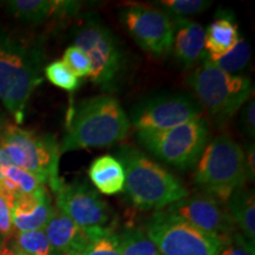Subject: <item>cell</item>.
Returning a JSON list of instances; mask_svg holds the SVG:
<instances>
[{"mask_svg":"<svg viewBox=\"0 0 255 255\" xmlns=\"http://www.w3.org/2000/svg\"><path fill=\"white\" fill-rule=\"evenodd\" d=\"M41 68L36 45L0 27V101L17 123L23 122L27 102L43 82Z\"/></svg>","mask_w":255,"mask_h":255,"instance_id":"obj_1","label":"cell"},{"mask_svg":"<svg viewBox=\"0 0 255 255\" xmlns=\"http://www.w3.org/2000/svg\"><path fill=\"white\" fill-rule=\"evenodd\" d=\"M130 126L129 116L116 98L109 95L88 98L72 111L60 154L117 144L126 138Z\"/></svg>","mask_w":255,"mask_h":255,"instance_id":"obj_2","label":"cell"},{"mask_svg":"<svg viewBox=\"0 0 255 255\" xmlns=\"http://www.w3.org/2000/svg\"><path fill=\"white\" fill-rule=\"evenodd\" d=\"M116 156L126 175L124 190L137 208L163 209L188 195L187 188L175 175L136 146L120 145Z\"/></svg>","mask_w":255,"mask_h":255,"instance_id":"obj_3","label":"cell"},{"mask_svg":"<svg viewBox=\"0 0 255 255\" xmlns=\"http://www.w3.org/2000/svg\"><path fill=\"white\" fill-rule=\"evenodd\" d=\"M71 33L73 45L90 60L91 82L103 91L117 90L127 71L126 53L119 38L95 13L83 15Z\"/></svg>","mask_w":255,"mask_h":255,"instance_id":"obj_4","label":"cell"},{"mask_svg":"<svg viewBox=\"0 0 255 255\" xmlns=\"http://www.w3.org/2000/svg\"><path fill=\"white\" fill-rule=\"evenodd\" d=\"M247 178L245 152L228 135L215 137L205 146L194 174L197 187L225 203Z\"/></svg>","mask_w":255,"mask_h":255,"instance_id":"obj_5","label":"cell"},{"mask_svg":"<svg viewBox=\"0 0 255 255\" xmlns=\"http://www.w3.org/2000/svg\"><path fill=\"white\" fill-rule=\"evenodd\" d=\"M187 84L201 107L220 122L228 120L241 109L253 94L250 78L222 71L210 63L208 57L188 76Z\"/></svg>","mask_w":255,"mask_h":255,"instance_id":"obj_6","label":"cell"},{"mask_svg":"<svg viewBox=\"0 0 255 255\" xmlns=\"http://www.w3.org/2000/svg\"><path fill=\"white\" fill-rule=\"evenodd\" d=\"M0 148L7 154L11 163L36 176L56 191L62 186L58 175L60 144L51 135L8 127L0 141Z\"/></svg>","mask_w":255,"mask_h":255,"instance_id":"obj_7","label":"cell"},{"mask_svg":"<svg viewBox=\"0 0 255 255\" xmlns=\"http://www.w3.org/2000/svg\"><path fill=\"white\" fill-rule=\"evenodd\" d=\"M208 137V123L202 117L162 131H137L138 141L151 154L181 170L197 163Z\"/></svg>","mask_w":255,"mask_h":255,"instance_id":"obj_8","label":"cell"},{"mask_svg":"<svg viewBox=\"0 0 255 255\" xmlns=\"http://www.w3.org/2000/svg\"><path fill=\"white\" fill-rule=\"evenodd\" d=\"M145 233L161 255H220L223 247L219 239L168 210L154 213Z\"/></svg>","mask_w":255,"mask_h":255,"instance_id":"obj_9","label":"cell"},{"mask_svg":"<svg viewBox=\"0 0 255 255\" xmlns=\"http://www.w3.org/2000/svg\"><path fill=\"white\" fill-rule=\"evenodd\" d=\"M203 108L191 94L159 92L143 98L130 110V124L137 131H162L201 117Z\"/></svg>","mask_w":255,"mask_h":255,"instance_id":"obj_10","label":"cell"},{"mask_svg":"<svg viewBox=\"0 0 255 255\" xmlns=\"http://www.w3.org/2000/svg\"><path fill=\"white\" fill-rule=\"evenodd\" d=\"M56 202L60 212L90 235L115 229L114 210L95 189L83 181L62 183L56 191Z\"/></svg>","mask_w":255,"mask_h":255,"instance_id":"obj_11","label":"cell"},{"mask_svg":"<svg viewBox=\"0 0 255 255\" xmlns=\"http://www.w3.org/2000/svg\"><path fill=\"white\" fill-rule=\"evenodd\" d=\"M120 18L128 33L146 52L158 58L171 52L173 23L165 12L132 5L122 9Z\"/></svg>","mask_w":255,"mask_h":255,"instance_id":"obj_12","label":"cell"},{"mask_svg":"<svg viewBox=\"0 0 255 255\" xmlns=\"http://www.w3.org/2000/svg\"><path fill=\"white\" fill-rule=\"evenodd\" d=\"M167 210L186 220L200 231L219 239L223 246L227 245L237 233L235 223L227 207L209 194L187 195L169 206Z\"/></svg>","mask_w":255,"mask_h":255,"instance_id":"obj_13","label":"cell"},{"mask_svg":"<svg viewBox=\"0 0 255 255\" xmlns=\"http://www.w3.org/2000/svg\"><path fill=\"white\" fill-rule=\"evenodd\" d=\"M170 20L174 32L171 51L177 62L188 69L205 59V27L188 18L170 17Z\"/></svg>","mask_w":255,"mask_h":255,"instance_id":"obj_14","label":"cell"},{"mask_svg":"<svg viewBox=\"0 0 255 255\" xmlns=\"http://www.w3.org/2000/svg\"><path fill=\"white\" fill-rule=\"evenodd\" d=\"M53 213L46 188L15 199L11 210L12 225L17 232L40 231L45 228Z\"/></svg>","mask_w":255,"mask_h":255,"instance_id":"obj_15","label":"cell"},{"mask_svg":"<svg viewBox=\"0 0 255 255\" xmlns=\"http://www.w3.org/2000/svg\"><path fill=\"white\" fill-rule=\"evenodd\" d=\"M81 1L70 0H12L6 1L8 13L25 23L38 24L50 19L73 17L81 11Z\"/></svg>","mask_w":255,"mask_h":255,"instance_id":"obj_16","label":"cell"},{"mask_svg":"<svg viewBox=\"0 0 255 255\" xmlns=\"http://www.w3.org/2000/svg\"><path fill=\"white\" fill-rule=\"evenodd\" d=\"M43 231L51 246L60 255L82 254L90 242V235L58 208H53L52 216Z\"/></svg>","mask_w":255,"mask_h":255,"instance_id":"obj_17","label":"cell"},{"mask_svg":"<svg viewBox=\"0 0 255 255\" xmlns=\"http://www.w3.org/2000/svg\"><path fill=\"white\" fill-rule=\"evenodd\" d=\"M89 177L103 195H116L124 189L126 175L121 162L111 155L96 158L89 168Z\"/></svg>","mask_w":255,"mask_h":255,"instance_id":"obj_18","label":"cell"},{"mask_svg":"<svg viewBox=\"0 0 255 255\" xmlns=\"http://www.w3.org/2000/svg\"><path fill=\"white\" fill-rule=\"evenodd\" d=\"M233 221L241 229V234L251 242L255 241V200L254 191L240 188L226 202Z\"/></svg>","mask_w":255,"mask_h":255,"instance_id":"obj_19","label":"cell"},{"mask_svg":"<svg viewBox=\"0 0 255 255\" xmlns=\"http://www.w3.org/2000/svg\"><path fill=\"white\" fill-rule=\"evenodd\" d=\"M43 183L33 175L11 164L5 168L0 178V194L13 206L15 199L26 194L36 193L44 188Z\"/></svg>","mask_w":255,"mask_h":255,"instance_id":"obj_20","label":"cell"},{"mask_svg":"<svg viewBox=\"0 0 255 255\" xmlns=\"http://www.w3.org/2000/svg\"><path fill=\"white\" fill-rule=\"evenodd\" d=\"M240 39L238 25L231 18L221 17L206 31L205 49L208 56H222L237 45Z\"/></svg>","mask_w":255,"mask_h":255,"instance_id":"obj_21","label":"cell"},{"mask_svg":"<svg viewBox=\"0 0 255 255\" xmlns=\"http://www.w3.org/2000/svg\"><path fill=\"white\" fill-rule=\"evenodd\" d=\"M117 238L121 255H161L146 233L139 228L128 227Z\"/></svg>","mask_w":255,"mask_h":255,"instance_id":"obj_22","label":"cell"},{"mask_svg":"<svg viewBox=\"0 0 255 255\" xmlns=\"http://www.w3.org/2000/svg\"><path fill=\"white\" fill-rule=\"evenodd\" d=\"M11 245L15 252L25 255H60L51 246L43 229L17 232Z\"/></svg>","mask_w":255,"mask_h":255,"instance_id":"obj_23","label":"cell"},{"mask_svg":"<svg viewBox=\"0 0 255 255\" xmlns=\"http://www.w3.org/2000/svg\"><path fill=\"white\" fill-rule=\"evenodd\" d=\"M210 63L214 64L222 71L234 75L239 71H242L250 64L252 57V49L248 41L244 38H240L237 45L231 51L222 56H208Z\"/></svg>","mask_w":255,"mask_h":255,"instance_id":"obj_24","label":"cell"},{"mask_svg":"<svg viewBox=\"0 0 255 255\" xmlns=\"http://www.w3.org/2000/svg\"><path fill=\"white\" fill-rule=\"evenodd\" d=\"M44 72L47 81L65 91H75L81 85L79 78L73 75V72L63 63V60H55L50 63Z\"/></svg>","mask_w":255,"mask_h":255,"instance_id":"obj_25","label":"cell"},{"mask_svg":"<svg viewBox=\"0 0 255 255\" xmlns=\"http://www.w3.org/2000/svg\"><path fill=\"white\" fill-rule=\"evenodd\" d=\"M158 7L167 11L169 17L186 18L205 12L212 5V1L206 0H162L156 2Z\"/></svg>","mask_w":255,"mask_h":255,"instance_id":"obj_26","label":"cell"},{"mask_svg":"<svg viewBox=\"0 0 255 255\" xmlns=\"http://www.w3.org/2000/svg\"><path fill=\"white\" fill-rule=\"evenodd\" d=\"M81 255H121L119 238L115 229L92 235L90 242Z\"/></svg>","mask_w":255,"mask_h":255,"instance_id":"obj_27","label":"cell"},{"mask_svg":"<svg viewBox=\"0 0 255 255\" xmlns=\"http://www.w3.org/2000/svg\"><path fill=\"white\" fill-rule=\"evenodd\" d=\"M63 63L73 72L76 77H89L91 73V63L84 51L79 47L71 45L65 50Z\"/></svg>","mask_w":255,"mask_h":255,"instance_id":"obj_28","label":"cell"},{"mask_svg":"<svg viewBox=\"0 0 255 255\" xmlns=\"http://www.w3.org/2000/svg\"><path fill=\"white\" fill-rule=\"evenodd\" d=\"M220 255H255L254 242H251L241 233H235L232 240L222 247Z\"/></svg>","mask_w":255,"mask_h":255,"instance_id":"obj_29","label":"cell"},{"mask_svg":"<svg viewBox=\"0 0 255 255\" xmlns=\"http://www.w3.org/2000/svg\"><path fill=\"white\" fill-rule=\"evenodd\" d=\"M11 210L12 206L0 194V237L6 239V240L13 237L14 233L13 225H12Z\"/></svg>","mask_w":255,"mask_h":255,"instance_id":"obj_30","label":"cell"},{"mask_svg":"<svg viewBox=\"0 0 255 255\" xmlns=\"http://www.w3.org/2000/svg\"><path fill=\"white\" fill-rule=\"evenodd\" d=\"M255 109V102L253 98L248 100V103L245 108L244 115H242V123H244V128L246 132L253 138L255 135V116L254 110Z\"/></svg>","mask_w":255,"mask_h":255,"instance_id":"obj_31","label":"cell"},{"mask_svg":"<svg viewBox=\"0 0 255 255\" xmlns=\"http://www.w3.org/2000/svg\"><path fill=\"white\" fill-rule=\"evenodd\" d=\"M254 144L248 145L247 152L245 154V161H246V168H247V174L248 177H251L252 180H254L255 175V163H254Z\"/></svg>","mask_w":255,"mask_h":255,"instance_id":"obj_32","label":"cell"},{"mask_svg":"<svg viewBox=\"0 0 255 255\" xmlns=\"http://www.w3.org/2000/svg\"><path fill=\"white\" fill-rule=\"evenodd\" d=\"M0 255H17V254H15L12 245L8 244L7 241H4V244H2V247H1V251H0Z\"/></svg>","mask_w":255,"mask_h":255,"instance_id":"obj_33","label":"cell"},{"mask_svg":"<svg viewBox=\"0 0 255 255\" xmlns=\"http://www.w3.org/2000/svg\"><path fill=\"white\" fill-rule=\"evenodd\" d=\"M2 244H4V241H2L1 237H0V251H1V247H2Z\"/></svg>","mask_w":255,"mask_h":255,"instance_id":"obj_34","label":"cell"},{"mask_svg":"<svg viewBox=\"0 0 255 255\" xmlns=\"http://www.w3.org/2000/svg\"><path fill=\"white\" fill-rule=\"evenodd\" d=\"M1 121H2V115L0 113V124H1Z\"/></svg>","mask_w":255,"mask_h":255,"instance_id":"obj_35","label":"cell"},{"mask_svg":"<svg viewBox=\"0 0 255 255\" xmlns=\"http://www.w3.org/2000/svg\"><path fill=\"white\" fill-rule=\"evenodd\" d=\"M15 252V251H14ZM15 254L17 255H25V254H23V253H19V252H15Z\"/></svg>","mask_w":255,"mask_h":255,"instance_id":"obj_36","label":"cell"},{"mask_svg":"<svg viewBox=\"0 0 255 255\" xmlns=\"http://www.w3.org/2000/svg\"><path fill=\"white\" fill-rule=\"evenodd\" d=\"M65 255H81V254H73V253H69V254H65Z\"/></svg>","mask_w":255,"mask_h":255,"instance_id":"obj_37","label":"cell"}]
</instances>
